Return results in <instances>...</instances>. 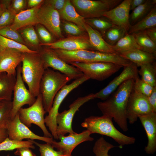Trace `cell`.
I'll use <instances>...</instances> for the list:
<instances>
[{"instance_id": "cell-36", "label": "cell", "mask_w": 156, "mask_h": 156, "mask_svg": "<svg viewBox=\"0 0 156 156\" xmlns=\"http://www.w3.org/2000/svg\"><path fill=\"white\" fill-rule=\"evenodd\" d=\"M85 23L101 34L114 25L107 18L103 16L99 18L85 19Z\"/></svg>"}, {"instance_id": "cell-38", "label": "cell", "mask_w": 156, "mask_h": 156, "mask_svg": "<svg viewBox=\"0 0 156 156\" xmlns=\"http://www.w3.org/2000/svg\"><path fill=\"white\" fill-rule=\"evenodd\" d=\"M115 147L103 138H100L95 143L93 151L96 156H110L108 154L109 151Z\"/></svg>"}, {"instance_id": "cell-48", "label": "cell", "mask_w": 156, "mask_h": 156, "mask_svg": "<svg viewBox=\"0 0 156 156\" xmlns=\"http://www.w3.org/2000/svg\"><path fill=\"white\" fill-rule=\"evenodd\" d=\"M147 99L153 112L156 113V86L154 87L153 92L147 97Z\"/></svg>"}, {"instance_id": "cell-3", "label": "cell", "mask_w": 156, "mask_h": 156, "mask_svg": "<svg viewBox=\"0 0 156 156\" xmlns=\"http://www.w3.org/2000/svg\"><path fill=\"white\" fill-rule=\"evenodd\" d=\"M81 125L91 134L97 133L111 138L120 146L134 144L136 141L134 137L127 136L116 129L112 118L103 115L86 118Z\"/></svg>"}, {"instance_id": "cell-40", "label": "cell", "mask_w": 156, "mask_h": 156, "mask_svg": "<svg viewBox=\"0 0 156 156\" xmlns=\"http://www.w3.org/2000/svg\"><path fill=\"white\" fill-rule=\"evenodd\" d=\"M35 25V30L41 43V46L54 42L53 36L44 26L40 24Z\"/></svg>"}, {"instance_id": "cell-49", "label": "cell", "mask_w": 156, "mask_h": 156, "mask_svg": "<svg viewBox=\"0 0 156 156\" xmlns=\"http://www.w3.org/2000/svg\"><path fill=\"white\" fill-rule=\"evenodd\" d=\"M144 31L148 36L156 43V27L148 28Z\"/></svg>"}, {"instance_id": "cell-37", "label": "cell", "mask_w": 156, "mask_h": 156, "mask_svg": "<svg viewBox=\"0 0 156 156\" xmlns=\"http://www.w3.org/2000/svg\"><path fill=\"white\" fill-rule=\"evenodd\" d=\"M12 106V101H5L0 108V129H6L8 125L11 120Z\"/></svg>"}, {"instance_id": "cell-7", "label": "cell", "mask_w": 156, "mask_h": 156, "mask_svg": "<svg viewBox=\"0 0 156 156\" xmlns=\"http://www.w3.org/2000/svg\"><path fill=\"white\" fill-rule=\"evenodd\" d=\"M18 113L20 120L27 127H30L32 124L36 125L42 130L44 136L53 138L45 126L44 115L47 112L43 107L41 94L36 98L31 105L27 108H21Z\"/></svg>"}, {"instance_id": "cell-39", "label": "cell", "mask_w": 156, "mask_h": 156, "mask_svg": "<svg viewBox=\"0 0 156 156\" xmlns=\"http://www.w3.org/2000/svg\"><path fill=\"white\" fill-rule=\"evenodd\" d=\"M154 87L138 77L134 79L132 90L148 97L152 93Z\"/></svg>"}, {"instance_id": "cell-16", "label": "cell", "mask_w": 156, "mask_h": 156, "mask_svg": "<svg viewBox=\"0 0 156 156\" xmlns=\"http://www.w3.org/2000/svg\"><path fill=\"white\" fill-rule=\"evenodd\" d=\"M91 133L88 130L78 133H70L67 136L58 137L59 142L54 141L51 144L57 151L61 152L63 156H72L74 149L80 144L86 141H92L94 139L90 136Z\"/></svg>"}, {"instance_id": "cell-41", "label": "cell", "mask_w": 156, "mask_h": 156, "mask_svg": "<svg viewBox=\"0 0 156 156\" xmlns=\"http://www.w3.org/2000/svg\"><path fill=\"white\" fill-rule=\"evenodd\" d=\"M0 35L26 46L18 31L12 29L10 26L0 27Z\"/></svg>"}, {"instance_id": "cell-1", "label": "cell", "mask_w": 156, "mask_h": 156, "mask_svg": "<svg viewBox=\"0 0 156 156\" xmlns=\"http://www.w3.org/2000/svg\"><path fill=\"white\" fill-rule=\"evenodd\" d=\"M134 81L133 78L126 81L119 86L111 97L97 103L103 115L113 118L120 128L125 132L128 130L126 109Z\"/></svg>"}, {"instance_id": "cell-15", "label": "cell", "mask_w": 156, "mask_h": 156, "mask_svg": "<svg viewBox=\"0 0 156 156\" xmlns=\"http://www.w3.org/2000/svg\"><path fill=\"white\" fill-rule=\"evenodd\" d=\"M78 13L85 19L99 18L110 10L106 0H71Z\"/></svg>"}, {"instance_id": "cell-31", "label": "cell", "mask_w": 156, "mask_h": 156, "mask_svg": "<svg viewBox=\"0 0 156 156\" xmlns=\"http://www.w3.org/2000/svg\"><path fill=\"white\" fill-rule=\"evenodd\" d=\"M138 74L142 80L153 87L156 86V66L155 62L140 66Z\"/></svg>"}, {"instance_id": "cell-51", "label": "cell", "mask_w": 156, "mask_h": 156, "mask_svg": "<svg viewBox=\"0 0 156 156\" xmlns=\"http://www.w3.org/2000/svg\"><path fill=\"white\" fill-rule=\"evenodd\" d=\"M146 0H131L130 10H133L135 8L144 3Z\"/></svg>"}, {"instance_id": "cell-45", "label": "cell", "mask_w": 156, "mask_h": 156, "mask_svg": "<svg viewBox=\"0 0 156 156\" xmlns=\"http://www.w3.org/2000/svg\"><path fill=\"white\" fill-rule=\"evenodd\" d=\"M27 5V0H13L8 9H10L16 14L25 10Z\"/></svg>"}, {"instance_id": "cell-43", "label": "cell", "mask_w": 156, "mask_h": 156, "mask_svg": "<svg viewBox=\"0 0 156 156\" xmlns=\"http://www.w3.org/2000/svg\"><path fill=\"white\" fill-rule=\"evenodd\" d=\"M62 27L66 34L70 36H80L87 33L75 24L64 20L63 21Z\"/></svg>"}, {"instance_id": "cell-5", "label": "cell", "mask_w": 156, "mask_h": 156, "mask_svg": "<svg viewBox=\"0 0 156 156\" xmlns=\"http://www.w3.org/2000/svg\"><path fill=\"white\" fill-rule=\"evenodd\" d=\"M57 55L68 64L73 62H105L122 65L123 59L119 55L101 52L97 51L80 50L67 51L53 49Z\"/></svg>"}, {"instance_id": "cell-42", "label": "cell", "mask_w": 156, "mask_h": 156, "mask_svg": "<svg viewBox=\"0 0 156 156\" xmlns=\"http://www.w3.org/2000/svg\"><path fill=\"white\" fill-rule=\"evenodd\" d=\"M31 140L34 144L39 148L40 156H63L61 152L55 150L50 144H41L34 140Z\"/></svg>"}, {"instance_id": "cell-24", "label": "cell", "mask_w": 156, "mask_h": 156, "mask_svg": "<svg viewBox=\"0 0 156 156\" xmlns=\"http://www.w3.org/2000/svg\"><path fill=\"white\" fill-rule=\"evenodd\" d=\"M118 55L122 58L135 64L138 67L145 64L155 62L156 58V55L137 49L126 51Z\"/></svg>"}, {"instance_id": "cell-2", "label": "cell", "mask_w": 156, "mask_h": 156, "mask_svg": "<svg viewBox=\"0 0 156 156\" xmlns=\"http://www.w3.org/2000/svg\"><path fill=\"white\" fill-rule=\"evenodd\" d=\"M23 54L21 66L22 78L31 94L36 98L40 94V84L46 69L38 52Z\"/></svg>"}, {"instance_id": "cell-28", "label": "cell", "mask_w": 156, "mask_h": 156, "mask_svg": "<svg viewBox=\"0 0 156 156\" xmlns=\"http://www.w3.org/2000/svg\"><path fill=\"white\" fill-rule=\"evenodd\" d=\"M154 27H156V5L144 17L135 24L131 25L128 34H133Z\"/></svg>"}, {"instance_id": "cell-46", "label": "cell", "mask_w": 156, "mask_h": 156, "mask_svg": "<svg viewBox=\"0 0 156 156\" xmlns=\"http://www.w3.org/2000/svg\"><path fill=\"white\" fill-rule=\"evenodd\" d=\"M66 1L67 0H44V2L59 12L64 8Z\"/></svg>"}, {"instance_id": "cell-44", "label": "cell", "mask_w": 156, "mask_h": 156, "mask_svg": "<svg viewBox=\"0 0 156 156\" xmlns=\"http://www.w3.org/2000/svg\"><path fill=\"white\" fill-rule=\"evenodd\" d=\"M16 15L10 9H5L0 17V27L10 26L14 22Z\"/></svg>"}, {"instance_id": "cell-32", "label": "cell", "mask_w": 156, "mask_h": 156, "mask_svg": "<svg viewBox=\"0 0 156 156\" xmlns=\"http://www.w3.org/2000/svg\"><path fill=\"white\" fill-rule=\"evenodd\" d=\"M133 34L140 50L156 55V43L148 36L144 31Z\"/></svg>"}, {"instance_id": "cell-19", "label": "cell", "mask_w": 156, "mask_h": 156, "mask_svg": "<svg viewBox=\"0 0 156 156\" xmlns=\"http://www.w3.org/2000/svg\"><path fill=\"white\" fill-rule=\"evenodd\" d=\"M131 0H124L117 6L105 12L103 16L105 17L114 25L123 29L128 33L131 25L129 12Z\"/></svg>"}, {"instance_id": "cell-4", "label": "cell", "mask_w": 156, "mask_h": 156, "mask_svg": "<svg viewBox=\"0 0 156 156\" xmlns=\"http://www.w3.org/2000/svg\"><path fill=\"white\" fill-rule=\"evenodd\" d=\"M71 80L70 77L58 71L49 68L45 70L40 84V94L47 113L51 108L57 93Z\"/></svg>"}, {"instance_id": "cell-21", "label": "cell", "mask_w": 156, "mask_h": 156, "mask_svg": "<svg viewBox=\"0 0 156 156\" xmlns=\"http://www.w3.org/2000/svg\"><path fill=\"white\" fill-rule=\"evenodd\" d=\"M141 123L146 134L148 143L144 150L153 154L156 151V113L151 112L139 116Z\"/></svg>"}, {"instance_id": "cell-8", "label": "cell", "mask_w": 156, "mask_h": 156, "mask_svg": "<svg viewBox=\"0 0 156 156\" xmlns=\"http://www.w3.org/2000/svg\"><path fill=\"white\" fill-rule=\"evenodd\" d=\"M70 64L78 68L90 79L99 81L108 78L123 67L117 64L105 62H75Z\"/></svg>"}, {"instance_id": "cell-14", "label": "cell", "mask_w": 156, "mask_h": 156, "mask_svg": "<svg viewBox=\"0 0 156 156\" xmlns=\"http://www.w3.org/2000/svg\"><path fill=\"white\" fill-rule=\"evenodd\" d=\"M153 112L147 97L133 90L129 96L126 109L127 120L134 123L139 116Z\"/></svg>"}, {"instance_id": "cell-17", "label": "cell", "mask_w": 156, "mask_h": 156, "mask_svg": "<svg viewBox=\"0 0 156 156\" xmlns=\"http://www.w3.org/2000/svg\"><path fill=\"white\" fill-rule=\"evenodd\" d=\"M41 45L47 46V47L53 49L67 51L80 50L95 51L90 44L87 33L80 36H70Z\"/></svg>"}, {"instance_id": "cell-35", "label": "cell", "mask_w": 156, "mask_h": 156, "mask_svg": "<svg viewBox=\"0 0 156 156\" xmlns=\"http://www.w3.org/2000/svg\"><path fill=\"white\" fill-rule=\"evenodd\" d=\"M8 49L16 50L23 53L38 52L31 50L25 45L0 35V51Z\"/></svg>"}, {"instance_id": "cell-53", "label": "cell", "mask_w": 156, "mask_h": 156, "mask_svg": "<svg viewBox=\"0 0 156 156\" xmlns=\"http://www.w3.org/2000/svg\"><path fill=\"white\" fill-rule=\"evenodd\" d=\"M8 137L7 129H0V143Z\"/></svg>"}, {"instance_id": "cell-10", "label": "cell", "mask_w": 156, "mask_h": 156, "mask_svg": "<svg viewBox=\"0 0 156 156\" xmlns=\"http://www.w3.org/2000/svg\"><path fill=\"white\" fill-rule=\"evenodd\" d=\"M94 94L91 93L78 97L70 105L68 110L59 113L56 118V133L58 137L60 136L65 135L67 133L75 132L72 128V121L74 115L82 105L94 99Z\"/></svg>"}, {"instance_id": "cell-55", "label": "cell", "mask_w": 156, "mask_h": 156, "mask_svg": "<svg viewBox=\"0 0 156 156\" xmlns=\"http://www.w3.org/2000/svg\"><path fill=\"white\" fill-rule=\"evenodd\" d=\"M5 101H0V108L3 104Z\"/></svg>"}, {"instance_id": "cell-27", "label": "cell", "mask_w": 156, "mask_h": 156, "mask_svg": "<svg viewBox=\"0 0 156 156\" xmlns=\"http://www.w3.org/2000/svg\"><path fill=\"white\" fill-rule=\"evenodd\" d=\"M34 25H30L19 30V33L26 46L31 50L38 52L40 50L41 43Z\"/></svg>"}, {"instance_id": "cell-13", "label": "cell", "mask_w": 156, "mask_h": 156, "mask_svg": "<svg viewBox=\"0 0 156 156\" xmlns=\"http://www.w3.org/2000/svg\"><path fill=\"white\" fill-rule=\"evenodd\" d=\"M6 129L8 137L12 140L22 141L24 139L37 140L51 144L54 141L53 138L39 136L33 133L21 121L18 113L11 119Z\"/></svg>"}, {"instance_id": "cell-22", "label": "cell", "mask_w": 156, "mask_h": 156, "mask_svg": "<svg viewBox=\"0 0 156 156\" xmlns=\"http://www.w3.org/2000/svg\"><path fill=\"white\" fill-rule=\"evenodd\" d=\"M44 2L36 7L25 10L16 14L10 27L14 30L18 31L26 26L38 24L37 12Z\"/></svg>"}, {"instance_id": "cell-6", "label": "cell", "mask_w": 156, "mask_h": 156, "mask_svg": "<svg viewBox=\"0 0 156 156\" xmlns=\"http://www.w3.org/2000/svg\"><path fill=\"white\" fill-rule=\"evenodd\" d=\"M89 79L88 77L83 75L81 77L75 79L70 84L65 85L55 95L51 108L48 112V115L45 118V125L48 127L53 137L55 139H58L56 133V118L59 113V109L61 104L71 91Z\"/></svg>"}, {"instance_id": "cell-9", "label": "cell", "mask_w": 156, "mask_h": 156, "mask_svg": "<svg viewBox=\"0 0 156 156\" xmlns=\"http://www.w3.org/2000/svg\"><path fill=\"white\" fill-rule=\"evenodd\" d=\"M46 69L51 68L70 77L71 79L79 78L84 75L78 68L61 59L54 50L48 47L38 52Z\"/></svg>"}, {"instance_id": "cell-11", "label": "cell", "mask_w": 156, "mask_h": 156, "mask_svg": "<svg viewBox=\"0 0 156 156\" xmlns=\"http://www.w3.org/2000/svg\"><path fill=\"white\" fill-rule=\"evenodd\" d=\"M38 24L44 26L53 36L60 39L63 38L59 12L44 2L39 8L37 15Z\"/></svg>"}, {"instance_id": "cell-18", "label": "cell", "mask_w": 156, "mask_h": 156, "mask_svg": "<svg viewBox=\"0 0 156 156\" xmlns=\"http://www.w3.org/2000/svg\"><path fill=\"white\" fill-rule=\"evenodd\" d=\"M120 74L115 77L106 87L98 92L94 94V98L105 101L108 98L119 86L126 81L131 79H134L139 77L138 67L132 63L130 65L124 67Z\"/></svg>"}, {"instance_id": "cell-12", "label": "cell", "mask_w": 156, "mask_h": 156, "mask_svg": "<svg viewBox=\"0 0 156 156\" xmlns=\"http://www.w3.org/2000/svg\"><path fill=\"white\" fill-rule=\"evenodd\" d=\"M16 81L13 92L12 106L11 114V119L18 113L19 110L25 105H31L36 99L26 87L21 73V65L16 68Z\"/></svg>"}, {"instance_id": "cell-25", "label": "cell", "mask_w": 156, "mask_h": 156, "mask_svg": "<svg viewBox=\"0 0 156 156\" xmlns=\"http://www.w3.org/2000/svg\"><path fill=\"white\" fill-rule=\"evenodd\" d=\"M59 13L61 18L75 24L86 32L85 19L78 13L70 0H67L64 8Z\"/></svg>"}, {"instance_id": "cell-29", "label": "cell", "mask_w": 156, "mask_h": 156, "mask_svg": "<svg viewBox=\"0 0 156 156\" xmlns=\"http://www.w3.org/2000/svg\"><path fill=\"white\" fill-rule=\"evenodd\" d=\"M156 0H146L143 4L135 8L129 15V22L133 25L146 16L156 5Z\"/></svg>"}, {"instance_id": "cell-56", "label": "cell", "mask_w": 156, "mask_h": 156, "mask_svg": "<svg viewBox=\"0 0 156 156\" xmlns=\"http://www.w3.org/2000/svg\"><path fill=\"white\" fill-rule=\"evenodd\" d=\"M1 3H0V8L1 7Z\"/></svg>"}, {"instance_id": "cell-54", "label": "cell", "mask_w": 156, "mask_h": 156, "mask_svg": "<svg viewBox=\"0 0 156 156\" xmlns=\"http://www.w3.org/2000/svg\"><path fill=\"white\" fill-rule=\"evenodd\" d=\"M1 8H0V17L5 9H7L5 6L4 5L1 3Z\"/></svg>"}, {"instance_id": "cell-33", "label": "cell", "mask_w": 156, "mask_h": 156, "mask_svg": "<svg viewBox=\"0 0 156 156\" xmlns=\"http://www.w3.org/2000/svg\"><path fill=\"white\" fill-rule=\"evenodd\" d=\"M126 34L123 29L114 25L101 35L107 43L114 46Z\"/></svg>"}, {"instance_id": "cell-23", "label": "cell", "mask_w": 156, "mask_h": 156, "mask_svg": "<svg viewBox=\"0 0 156 156\" xmlns=\"http://www.w3.org/2000/svg\"><path fill=\"white\" fill-rule=\"evenodd\" d=\"M85 29L90 44L95 51L105 53L116 54L113 49V46L107 43L99 32L86 23Z\"/></svg>"}, {"instance_id": "cell-30", "label": "cell", "mask_w": 156, "mask_h": 156, "mask_svg": "<svg viewBox=\"0 0 156 156\" xmlns=\"http://www.w3.org/2000/svg\"><path fill=\"white\" fill-rule=\"evenodd\" d=\"M113 48L116 53L118 54L133 49L140 50L133 34H125L113 46Z\"/></svg>"}, {"instance_id": "cell-50", "label": "cell", "mask_w": 156, "mask_h": 156, "mask_svg": "<svg viewBox=\"0 0 156 156\" xmlns=\"http://www.w3.org/2000/svg\"><path fill=\"white\" fill-rule=\"evenodd\" d=\"M43 0H27V5L28 9L36 7L44 2Z\"/></svg>"}, {"instance_id": "cell-47", "label": "cell", "mask_w": 156, "mask_h": 156, "mask_svg": "<svg viewBox=\"0 0 156 156\" xmlns=\"http://www.w3.org/2000/svg\"><path fill=\"white\" fill-rule=\"evenodd\" d=\"M29 148L27 147H22L17 148L14 154L18 156H36Z\"/></svg>"}, {"instance_id": "cell-34", "label": "cell", "mask_w": 156, "mask_h": 156, "mask_svg": "<svg viewBox=\"0 0 156 156\" xmlns=\"http://www.w3.org/2000/svg\"><path fill=\"white\" fill-rule=\"evenodd\" d=\"M31 140L18 141L10 139L8 137L0 143V151H12L22 147L34 149L35 146Z\"/></svg>"}, {"instance_id": "cell-20", "label": "cell", "mask_w": 156, "mask_h": 156, "mask_svg": "<svg viewBox=\"0 0 156 156\" xmlns=\"http://www.w3.org/2000/svg\"><path fill=\"white\" fill-rule=\"evenodd\" d=\"M23 53L14 49L0 51V73L10 75H16V68L22 62Z\"/></svg>"}, {"instance_id": "cell-26", "label": "cell", "mask_w": 156, "mask_h": 156, "mask_svg": "<svg viewBox=\"0 0 156 156\" xmlns=\"http://www.w3.org/2000/svg\"><path fill=\"white\" fill-rule=\"evenodd\" d=\"M16 76L9 75L4 72L0 73V101H12Z\"/></svg>"}, {"instance_id": "cell-52", "label": "cell", "mask_w": 156, "mask_h": 156, "mask_svg": "<svg viewBox=\"0 0 156 156\" xmlns=\"http://www.w3.org/2000/svg\"><path fill=\"white\" fill-rule=\"evenodd\" d=\"M109 5L110 10L112 9L120 4L122 1L121 0H106Z\"/></svg>"}, {"instance_id": "cell-57", "label": "cell", "mask_w": 156, "mask_h": 156, "mask_svg": "<svg viewBox=\"0 0 156 156\" xmlns=\"http://www.w3.org/2000/svg\"><path fill=\"white\" fill-rule=\"evenodd\" d=\"M6 156H10V155H8Z\"/></svg>"}]
</instances>
